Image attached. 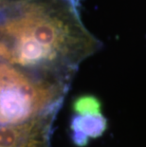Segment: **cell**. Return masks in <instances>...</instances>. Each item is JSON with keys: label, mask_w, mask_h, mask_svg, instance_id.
<instances>
[{"label": "cell", "mask_w": 146, "mask_h": 147, "mask_svg": "<svg viewBox=\"0 0 146 147\" xmlns=\"http://www.w3.org/2000/svg\"><path fill=\"white\" fill-rule=\"evenodd\" d=\"M100 48L78 0H0V61L37 80L68 88Z\"/></svg>", "instance_id": "obj_1"}, {"label": "cell", "mask_w": 146, "mask_h": 147, "mask_svg": "<svg viewBox=\"0 0 146 147\" xmlns=\"http://www.w3.org/2000/svg\"><path fill=\"white\" fill-rule=\"evenodd\" d=\"M54 118H40L12 125H0V147H50Z\"/></svg>", "instance_id": "obj_4"}, {"label": "cell", "mask_w": 146, "mask_h": 147, "mask_svg": "<svg viewBox=\"0 0 146 147\" xmlns=\"http://www.w3.org/2000/svg\"><path fill=\"white\" fill-rule=\"evenodd\" d=\"M74 116L71 120V138L75 144L83 146L93 138L102 135L106 127V121L101 113L98 100L92 96H83L73 105Z\"/></svg>", "instance_id": "obj_3"}, {"label": "cell", "mask_w": 146, "mask_h": 147, "mask_svg": "<svg viewBox=\"0 0 146 147\" xmlns=\"http://www.w3.org/2000/svg\"><path fill=\"white\" fill-rule=\"evenodd\" d=\"M68 88L42 82L0 61V125L54 118Z\"/></svg>", "instance_id": "obj_2"}]
</instances>
